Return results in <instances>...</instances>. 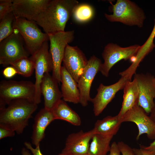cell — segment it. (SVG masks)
Listing matches in <instances>:
<instances>
[{"label": "cell", "mask_w": 155, "mask_h": 155, "mask_svg": "<svg viewBox=\"0 0 155 155\" xmlns=\"http://www.w3.org/2000/svg\"><path fill=\"white\" fill-rule=\"evenodd\" d=\"M16 18L12 11L0 20V42L14 32L13 23Z\"/></svg>", "instance_id": "27"}, {"label": "cell", "mask_w": 155, "mask_h": 155, "mask_svg": "<svg viewBox=\"0 0 155 155\" xmlns=\"http://www.w3.org/2000/svg\"><path fill=\"white\" fill-rule=\"evenodd\" d=\"M102 63L100 59L94 55L91 56L80 77L78 84L80 95L79 103L83 106H87L91 101L90 91L92 83L100 71Z\"/></svg>", "instance_id": "11"}, {"label": "cell", "mask_w": 155, "mask_h": 155, "mask_svg": "<svg viewBox=\"0 0 155 155\" xmlns=\"http://www.w3.org/2000/svg\"><path fill=\"white\" fill-rule=\"evenodd\" d=\"M7 105L0 110V124L11 128L17 134H22L28 125L29 120L37 109L38 104L21 99L13 100Z\"/></svg>", "instance_id": "2"}, {"label": "cell", "mask_w": 155, "mask_h": 155, "mask_svg": "<svg viewBox=\"0 0 155 155\" xmlns=\"http://www.w3.org/2000/svg\"><path fill=\"white\" fill-rule=\"evenodd\" d=\"M15 132L11 128L0 124V140L7 137L14 136Z\"/></svg>", "instance_id": "29"}, {"label": "cell", "mask_w": 155, "mask_h": 155, "mask_svg": "<svg viewBox=\"0 0 155 155\" xmlns=\"http://www.w3.org/2000/svg\"><path fill=\"white\" fill-rule=\"evenodd\" d=\"M134 75V78L137 80L139 90L137 104L148 115L150 114L154 104V77L149 73H135Z\"/></svg>", "instance_id": "13"}, {"label": "cell", "mask_w": 155, "mask_h": 155, "mask_svg": "<svg viewBox=\"0 0 155 155\" xmlns=\"http://www.w3.org/2000/svg\"><path fill=\"white\" fill-rule=\"evenodd\" d=\"M51 111L55 120H64L77 126H80L81 124L80 116L63 100H60Z\"/></svg>", "instance_id": "22"}, {"label": "cell", "mask_w": 155, "mask_h": 155, "mask_svg": "<svg viewBox=\"0 0 155 155\" xmlns=\"http://www.w3.org/2000/svg\"><path fill=\"white\" fill-rule=\"evenodd\" d=\"M141 47L139 44H134L123 47L113 43H108L104 47L102 53L104 62L100 71L103 75L107 77L111 69L121 60H132L133 58V62Z\"/></svg>", "instance_id": "7"}, {"label": "cell", "mask_w": 155, "mask_h": 155, "mask_svg": "<svg viewBox=\"0 0 155 155\" xmlns=\"http://www.w3.org/2000/svg\"><path fill=\"white\" fill-rule=\"evenodd\" d=\"M24 41L19 33L14 29L13 33L0 42V64L7 67L17 60L29 56L24 47Z\"/></svg>", "instance_id": "8"}, {"label": "cell", "mask_w": 155, "mask_h": 155, "mask_svg": "<svg viewBox=\"0 0 155 155\" xmlns=\"http://www.w3.org/2000/svg\"><path fill=\"white\" fill-rule=\"evenodd\" d=\"M59 83L49 73H45L41 84V94L44 97V108L51 111L61 99L62 96L58 87Z\"/></svg>", "instance_id": "17"}, {"label": "cell", "mask_w": 155, "mask_h": 155, "mask_svg": "<svg viewBox=\"0 0 155 155\" xmlns=\"http://www.w3.org/2000/svg\"><path fill=\"white\" fill-rule=\"evenodd\" d=\"M49 49L48 41H45L40 49L31 57L34 64L36 88L35 102L37 104L41 102L40 86L42 79L45 73H49L53 69L52 58Z\"/></svg>", "instance_id": "9"}, {"label": "cell", "mask_w": 155, "mask_h": 155, "mask_svg": "<svg viewBox=\"0 0 155 155\" xmlns=\"http://www.w3.org/2000/svg\"><path fill=\"white\" fill-rule=\"evenodd\" d=\"M55 120L52 111L44 107L36 115L34 119L31 137L32 143L36 147L40 145V142L44 138L46 127Z\"/></svg>", "instance_id": "18"}, {"label": "cell", "mask_w": 155, "mask_h": 155, "mask_svg": "<svg viewBox=\"0 0 155 155\" xmlns=\"http://www.w3.org/2000/svg\"><path fill=\"white\" fill-rule=\"evenodd\" d=\"M123 122H132L137 125L138 133L136 137L138 140L144 134L151 140L155 138V122L137 104L128 111L121 119Z\"/></svg>", "instance_id": "12"}, {"label": "cell", "mask_w": 155, "mask_h": 155, "mask_svg": "<svg viewBox=\"0 0 155 155\" xmlns=\"http://www.w3.org/2000/svg\"><path fill=\"white\" fill-rule=\"evenodd\" d=\"M35 84L31 81L2 80L0 83V105L5 106L13 100L21 99L35 103Z\"/></svg>", "instance_id": "5"}, {"label": "cell", "mask_w": 155, "mask_h": 155, "mask_svg": "<svg viewBox=\"0 0 155 155\" xmlns=\"http://www.w3.org/2000/svg\"><path fill=\"white\" fill-rule=\"evenodd\" d=\"M3 75L6 78H11L17 73V72L15 69L12 66L6 67L3 71Z\"/></svg>", "instance_id": "31"}, {"label": "cell", "mask_w": 155, "mask_h": 155, "mask_svg": "<svg viewBox=\"0 0 155 155\" xmlns=\"http://www.w3.org/2000/svg\"><path fill=\"white\" fill-rule=\"evenodd\" d=\"M113 137L94 134L88 155H106L109 152L110 142Z\"/></svg>", "instance_id": "24"}, {"label": "cell", "mask_w": 155, "mask_h": 155, "mask_svg": "<svg viewBox=\"0 0 155 155\" xmlns=\"http://www.w3.org/2000/svg\"><path fill=\"white\" fill-rule=\"evenodd\" d=\"M50 41L49 52L53 63L52 76L59 83L61 82V64L67 46L74 38L73 30L62 31L48 34Z\"/></svg>", "instance_id": "6"}, {"label": "cell", "mask_w": 155, "mask_h": 155, "mask_svg": "<svg viewBox=\"0 0 155 155\" xmlns=\"http://www.w3.org/2000/svg\"><path fill=\"white\" fill-rule=\"evenodd\" d=\"M79 4L76 0H51L35 22L48 34L64 31L67 22Z\"/></svg>", "instance_id": "1"}, {"label": "cell", "mask_w": 155, "mask_h": 155, "mask_svg": "<svg viewBox=\"0 0 155 155\" xmlns=\"http://www.w3.org/2000/svg\"><path fill=\"white\" fill-rule=\"evenodd\" d=\"M13 0H0V20L13 11Z\"/></svg>", "instance_id": "28"}, {"label": "cell", "mask_w": 155, "mask_h": 155, "mask_svg": "<svg viewBox=\"0 0 155 155\" xmlns=\"http://www.w3.org/2000/svg\"><path fill=\"white\" fill-rule=\"evenodd\" d=\"M51 0H13V11L16 18L35 21Z\"/></svg>", "instance_id": "16"}, {"label": "cell", "mask_w": 155, "mask_h": 155, "mask_svg": "<svg viewBox=\"0 0 155 155\" xmlns=\"http://www.w3.org/2000/svg\"><path fill=\"white\" fill-rule=\"evenodd\" d=\"M94 134L92 129L87 131L81 130L70 134L61 153L67 155H88L90 142Z\"/></svg>", "instance_id": "15"}, {"label": "cell", "mask_w": 155, "mask_h": 155, "mask_svg": "<svg viewBox=\"0 0 155 155\" xmlns=\"http://www.w3.org/2000/svg\"><path fill=\"white\" fill-rule=\"evenodd\" d=\"M88 61L84 54L77 46H67L63 60V66L77 83Z\"/></svg>", "instance_id": "14"}, {"label": "cell", "mask_w": 155, "mask_h": 155, "mask_svg": "<svg viewBox=\"0 0 155 155\" xmlns=\"http://www.w3.org/2000/svg\"><path fill=\"white\" fill-rule=\"evenodd\" d=\"M108 155H121V151L117 143L114 142L112 143Z\"/></svg>", "instance_id": "34"}, {"label": "cell", "mask_w": 155, "mask_h": 155, "mask_svg": "<svg viewBox=\"0 0 155 155\" xmlns=\"http://www.w3.org/2000/svg\"><path fill=\"white\" fill-rule=\"evenodd\" d=\"M94 14L92 7L86 3L79 4L75 8L72 16L78 22L84 23L90 20Z\"/></svg>", "instance_id": "25"}, {"label": "cell", "mask_w": 155, "mask_h": 155, "mask_svg": "<svg viewBox=\"0 0 155 155\" xmlns=\"http://www.w3.org/2000/svg\"><path fill=\"white\" fill-rule=\"evenodd\" d=\"M24 145L27 149L31 151L33 155H43L40 150V145L36 147V148H34L32 147V145L29 142H25Z\"/></svg>", "instance_id": "33"}, {"label": "cell", "mask_w": 155, "mask_h": 155, "mask_svg": "<svg viewBox=\"0 0 155 155\" xmlns=\"http://www.w3.org/2000/svg\"><path fill=\"white\" fill-rule=\"evenodd\" d=\"M140 147L143 149L149 155H155V138L148 146L141 145Z\"/></svg>", "instance_id": "32"}, {"label": "cell", "mask_w": 155, "mask_h": 155, "mask_svg": "<svg viewBox=\"0 0 155 155\" xmlns=\"http://www.w3.org/2000/svg\"><path fill=\"white\" fill-rule=\"evenodd\" d=\"M134 155H149L143 149L134 148H132Z\"/></svg>", "instance_id": "35"}, {"label": "cell", "mask_w": 155, "mask_h": 155, "mask_svg": "<svg viewBox=\"0 0 155 155\" xmlns=\"http://www.w3.org/2000/svg\"><path fill=\"white\" fill-rule=\"evenodd\" d=\"M67 155L61 153L59 154H58V155Z\"/></svg>", "instance_id": "38"}, {"label": "cell", "mask_w": 155, "mask_h": 155, "mask_svg": "<svg viewBox=\"0 0 155 155\" xmlns=\"http://www.w3.org/2000/svg\"><path fill=\"white\" fill-rule=\"evenodd\" d=\"M111 5L113 13L104 14L108 21L139 28L143 27L146 18L145 13L134 2L129 0H117L114 5Z\"/></svg>", "instance_id": "3"}, {"label": "cell", "mask_w": 155, "mask_h": 155, "mask_svg": "<svg viewBox=\"0 0 155 155\" xmlns=\"http://www.w3.org/2000/svg\"><path fill=\"white\" fill-rule=\"evenodd\" d=\"M131 78L127 76H121L117 82L112 85L105 86L102 83L100 84L97 89L96 95L91 101L93 104L95 116H98L102 112L117 92L123 89L127 82L131 81Z\"/></svg>", "instance_id": "10"}, {"label": "cell", "mask_w": 155, "mask_h": 155, "mask_svg": "<svg viewBox=\"0 0 155 155\" xmlns=\"http://www.w3.org/2000/svg\"><path fill=\"white\" fill-rule=\"evenodd\" d=\"M61 78L63 100L74 104L79 103L80 95L78 83L63 66L61 68Z\"/></svg>", "instance_id": "19"}, {"label": "cell", "mask_w": 155, "mask_h": 155, "mask_svg": "<svg viewBox=\"0 0 155 155\" xmlns=\"http://www.w3.org/2000/svg\"><path fill=\"white\" fill-rule=\"evenodd\" d=\"M13 28L19 33L29 54L34 55L45 41L49 40L48 34L43 32L34 21L23 18H16Z\"/></svg>", "instance_id": "4"}, {"label": "cell", "mask_w": 155, "mask_h": 155, "mask_svg": "<svg viewBox=\"0 0 155 155\" xmlns=\"http://www.w3.org/2000/svg\"><path fill=\"white\" fill-rule=\"evenodd\" d=\"M123 101L121 107L117 115L121 119L125 114L137 104L139 90L136 80L127 82L123 89Z\"/></svg>", "instance_id": "20"}, {"label": "cell", "mask_w": 155, "mask_h": 155, "mask_svg": "<svg viewBox=\"0 0 155 155\" xmlns=\"http://www.w3.org/2000/svg\"><path fill=\"white\" fill-rule=\"evenodd\" d=\"M11 65L15 69L18 74L26 77L31 76L34 70V63L31 57L22 58Z\"/></svg>", "instance_id": "26"}, {"label": "cell", "mask_w": 155, "mask_h": 155, "mask_svg": "<svg viewBox=\"0 0 155 155\" xmlns=\"http://www.w3.org/2000/svg\"><path fill=\"white\" fill-rule=\"evenodd\" d=\"M21 154L22 155H31L29 151L25 148H22Z\"/></svg>", "instance_id": "37"}, {"label": "cell", "mask_w": 155, "mask_h": 155, "mask_svg": "<svg viewBox=\"0 0 155 155\" xmlns=\"http://www.w3.org/2000/svg\"><path fill=\"white\" fill-rule=\"evenodd\" d=\"M122 123L117 115L108 116L97 120L92 129L94 134L113 136L117 133Z\"/></svg>", "instance_id": "21"}, {"label": "cell", "mask_w": 155, "mask_h": 155, "mask_svg": "<svg viewBox=\"0 0 155 155\" xmlns=\"http://www.w3.org/2000/svg\"><path fill=\"white\" fill-rule=\"evenodd\" d=\"M154 100V106L150 114V117L155 122V98Z\"/></svg>", "instance_id": "36"}, {"label": "cell", "mask_w": 155, "mask_h": 155, "mask_svg": "<svg viewBox=\"0 0 155 155\" xmlns=\"http://www.w3.org/2000/svg\"><path fill=\"white\" fill-rule=\"evenodd\" d=\"M155 37V19L153 28L149 37L144 43L141 46V48L135 57L131 65L126 69V71L129 73L134 74L139 66L140 63L144 58L155 48L154 43Z\"/></svg>", "instance_id": "23"}, {"label": "cell", "mask_w": 155, "mask_h": 155, "mask_svg": "<svg viewBox=\"0 0 155 155\" xmlns=\"http://www.w3.org/2000/svg\"><path fill=\"white\" fill-rule=\"evenodd\" d=\"M154 84L155 85V77H154Z\"/></svg>", "instance_id": "39"}, {"label": "cell", "mask_w": 155, "mask_h": 155, "mask_svg": "<svg viewBox=\"0 0 155 155\" xmlns=\"http://www.w3.org/2000/svg\"><path fill=\"white\" fill-rule=\"evenodd\" d=\"M122 155H134L133 149L122 141L117 143Z\"/></svg>", "instance_id": "30"}]
</instances>
